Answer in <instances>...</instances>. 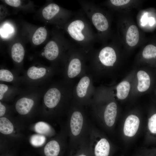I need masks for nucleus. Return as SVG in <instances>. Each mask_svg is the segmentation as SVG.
Returning <instances> with one entry per match:
<instances>
[{"mask_svg": "<svg viewBox=\"0 0 156 156\" xmlns=\"http://www.w3.org/2000/svg\"><path fill=\"white\" fill-rule=\"evenodd\" d=\"M67 114L69 156L88 138L90 123L87 119L84 106L73 99Z\"/></svg>", "mask_w": 156, "mask_h": 156, "instance_id": "f257e3e1", "label": "nucleus"}, {"mask_svg": "<svg viewBox=\"0 0 156 156\" xmlns=\"http://www.w3.org/2000/svg\"><path fill=\"white\" fill-rule=\"evenodd\" d=\"M75 84L62 79L46 88L42 97L44 107L52 114L67 113L73 99Z\"/></svg>", "mask_w": 156, "mask_h": 156, "instance_id": "f03ea898", "label": "nucleus"}, {"mask_svg": "<svg viewBox=\"0 0 156 156\" xmlns=\"http://www.w3.org/2000/svg\"><path fill=\"white\" fill-rule=\"evenodd\" d=\"M101 89H95L90 106L92 115L97 123L105 130L111 132L115 126L118 114L116 103Z\"/></svg>", "mask_w": 156, "mask_h": 156, "instance_id": "7ed1b4c3", "label": "nucleus"}, {"mask_svg": "<svg viewBox=\"0 0 156 156\" xmlns=\"http://www.w3.org/2000/svg\"><path fill=\"white\" fill-rule=\"evenodd\" d=\"M82 12H78L66 24L65 29L70 38L86 53L89 55L94 49L98 39L91 25Z\"/></svg>", "mask_w": 156, "mask_h": 156, "instance_id": "20e7f679", "label": "nucleus"}, {"mask_svg": "<svg viewBox=\"0 0 156 156\" xmlns=\"http://www.w3.org/2000/svg\"><path fill=\"white\" fill-rule=\"evenodd\" d=\"M89 55L79 46L73 44L65 53L62 62L63 79L74 82V79L80 78L88 70Z\"/></svg>", "mask_w": 156, "mask_h": 156, "instance_id": "39448f33", "label": "nucleus"}, {"mask_svg": "<svg viewBox=\"0 0 156 156\" xmlns=\"http://www.w3.org/2000/svg\"><path fill=\"white\" fill-rule=\"evenodd\" d=\"M82 10L96 29L98 39H104L109 30V22L105 12L91 1L78 0Z\"/></svg>", "mask_w": 156, "mask_h": 156, "instance_id": "423d86ee", "label": "nucleus"}, {"mask_svg": "<svg viewBox=\"0 0 156 156\" xmlns=\"http://www.w3.org/2000/svg\"><path fill=\"white\" fill-rule=\"evenodd\" d=\"M58 71L52 66L33 65L25 71L22 77V83L27 86L39 87L45 86Z\"/></svg>", "mask_w": 156, "mask_h": 156, "instance_id": "0eeeda50", "label": "nucleus"}, {"mask_svg": "<svg viewBox=\"0 0 156 156\" xmlns=\"http://www.w3.org/2000/svg\"><path fill=\"white\" fill-rule=\"evenodd\" d=\"M46 88L45 86H27L22 88L15 103L16 111L20 114L25 115L30 113L37 101L42 97Z\"/></svg>", "mask_w": 156, "mask_h": 156, "instance_id": "6e6552de", "label": "nucleus"}, {"mask_svg": "<svg viewBox=\"0 0 156 156\" xmlns=\"http://www.w3.org/2000/svg\"><path fill=\"white\" fill-rule=\"evenodd\" d=\"M80 78L74 86L73 99L83 106H90L95 90L93 78L88 70Z\"/></svg>", "mask_w": 156, "mask_h": 156, "instance_id": "1a4fd4ad", "label": "nucleus"}, {"mask_svg": "<svg viewBox=\"0 0 156 156\" xmlns=\"http://www.w3.org/2000/svg\"><path fill=\"white\" fill-rule=\"evenodd\" d=\"M89 140L93 152V156H109L112 143L103 132L90 123Z\"/></svg>", "mask_w": 156, "mask_h": 156, "instance_id": "9d476101", "label": "nucleus"}, {"mask_svg": "<svg viewBox=\"0 0 156 156\" xmlns=\"http://www.w3.org/2000/svg\"><path fill=\"white\" fill-rule=\"evenodd\" d=\"M141 119L137 115L131 114L124 120L122 128L124 137L127 139L133 138L137 134L141 126Z\"/></svg>", "mask_w": 156, "mask_h": 156, "instance_id": "9b49d317", "label": "nucleus"}, {"mask_svg": "<svg viewBox=\"0 0 156 156\" xmlns=\"http://www.w3.org/2000/svg\"><path fill=\"white\" fill-rule=\"evenodd\" d=\"M55 40L50 41L45 46L43 55L45 58L52 62H56L58 60L61 61L66 52L70 47H61Z\"/></svg>", "mask_w": 156, "mask_h": 156, "instance_id": "f8f14e48", "label": "nucleus"}, {"mask_svg": "<svg viewBox=\"0 0 156 156\" xmlns=\"http://www.w3.org/2000/svg\"><path fill=\"white\" fill-rule=\"evenodd\" d=\"M0 83L6 82L12 83L13 85L17 87L22 84V77L20 76L15 70L1 68L0 70Z\"/></svg>", "mask_w": 156, "mask_h": 156, "instance_id": "ddd939ff", "label": "nucleus"}, {"mask_svg": "<svg viewBox=\"0 0 156 156\" xmlns=\"http://www.w3.org/2000/svg\"><path fill=\"white\" fill-rule=\"evenodd\" d=\"M22 88L13 85L0 83V100H9L12 99L18 95L21 92Z\"/></svg>", "mask_w": 156, "mask_h": 156, "instance_id": "4468645a", "label": "nucleus"}, {"mask_svg": "<svg viewBox=\"0 0 156 156\" xmlns=\"http://www.w3.org/2000/svg\"><path fill=\"white\" fill-rule=\"evenodd\" d=\"M145 141L147 143H156V112L151 114L147 120Z\"/></svg>", "mask_w": 156, "mask_h": 156, "instance_id": "2eb2a0df", "label": "nucleus"}, {"mask_svg": "<svg viewBox=\"0 0 156 156\" xmlns=\"http://www.w3.org/2000/svg\"><path fill=\"white\" fill-rule=\"evenodd\" d=\"M139 39V33L137 27L135 25H130L127 31L126 41L130 47H133L137 44Z\"/></svg>", "mask_w": 156, "mask_h": 156, "instance_id": "dca6fc26", "label": "nucleus"}, {"mask_svg": "<svg viewBox=\"0 0 156 156\" xmlns=\"http://www.w3.org/2000/svg\"><path fill=\"white\" fill-rule=\"evenodd\" d=\"M60 143L57 140H52L47 143L44 149L46 156H60L62 150Z\"/></svg>", "mask_w": 156, "mask_h": 156, "instance_id": "f3484780", "label": "nucleus"}, {"mask_svg": "<svg viewBox=\"0 0 156 156\" xmlns=\"http://www.w3.org/2000/svg\"><path fill=\"white\" fill-rule=\"evenodd\" d=\"M138 81L137 89L139 91L143 92L146 91L149 88L150 79L148 75L145 71L140 70L137 73Z\"/></svg>", "mask_w": 156, "mask_h": 156, "instance_id": "a211bd4d", "label": "nucleus"}, {"mask_svg": "<svg viewBox=\"0 0 156 156\" xmlns=\"http://www.w3.org/2000/svg\"><path fill=\"white\" fill-rule=\"evenodd\" d=\"M62 10L59 5L55 3L49 4L42 10L43 17L46 20H50L55 18Z\"/></svg>", "mask_w": 156, "mask_h": 156, "instance_id": "6ab92c4d", "label": "nucleus"}, {"mask_svg": "<svg viewBox=\"0 0 156 156\" xmlns=\"http://www.w3.org/2000/svg\"><path fill=\"white\" fill-rule=\"evenodd\" d=\"M25 54L24 47L20 43H16L12 46L11 51V57L17 64H20L22 62Z\"/></svg>", "mask_w": 156, "mask_h": 156, "instance_id": "aec40b11", "label": "nucleus"}, {"mask_svg": "<svg viewBox=\"0 0 156 156\" xmlns=\"http://www.w3.org/2000/svg\"><path fill=\"white\" fill-rule=\"evenodd\" d=\"M130 85L127 81H124L120 83L116 88V96L120 100H124L128 96L130 90Z\"/></svg>", "mask_w": 156, "mask_h": 156, "instance_id": "412c9836", "label": "nucleus"}, {"mask_svg": "<svg viewBox=\"0 0 156 156\" xmlns=\"http://www.w3.org/2000/svg\"><path fill=\"white\" fill-rule=\"evenodd\" d=\"M69 156H93L89 138L72 155Z\"/></svg>", "mask_w": 156, "mask_h": 156, "instance_id": "4be33fe9", "label": "nucleus"}, {"mask_svg": "<svg viewBox=\"0 0 156 156\" xmlns=\"http://www.w3.org/2000/svg\"><path fill=\"white\" fill-rule=\"evenodd\" d=\"M47 35L46 29L42 27H39L36 30L33 36V43L36 45L41 44L45 40Z\"/></svg>", "mask_w": 156, "mask_h": 156, "instance_id": "5701e85b", "label": "nucleus"}, {"mask_svg": "<svg viewBox=\"0 0 156 156\" xmlns=\"http://www.w3.org/2000/svg\"><path fill=\"white\" fill-rule=\"evenodd\" d=\"M34 128L36 132L40 134L52 135L54 133L52 128L49 125L43 122L37 123Z\"/></svg>", "mask_w": 156, "mask_h": 156, "instance_id": "b1692460", "label": "nucleus"}, {"mask_svg": "<svg viewBox=\"0 0 156 156\" xmlns=\"http://www.w3.org/2000/svg\"><path fill=\"white\" fill-rule=\"evenodd\" d=\"M14 127L12 122L7 118H0V131L4 134H9L12 133Z\"/></svg>", "mask_w": 156, "mask_h": 156, "instance_id": "393cba45", "label": "nucleus"}, {"mask_svg": "<svg viewBox=\"0 0 156 156\" xmlns=\"http://www.w3.org/2000/svg\"><path fill=\"white\" fill-rule=\"evenodd\" d=\"M142 56L146 59L156 57V46L151 44L147 45L143 50Z\"/></svg>", "mask_w": 156, "mask_h": 156, "instance_id": "a878e982", "label": "nucleus"}, {"mask_svg": "<svg viewBox=\"0 0 156 156\" xmlns=\"http://www.w3.org/2000/svg\"><path fill=\"white\" fill-rule=\"evenodd\" d=\"M45 140L46 138L44 136L40 134H35L31 137L30 141L32 145L38 146L42 145Z\"/></svg>", "mask_w": 156, "mask_h": 156, "instance_id": "bb28decb", "label": "nucleus"}, {"mask_svg": "<svg viewBox=\"0 0 156 156\" xmlns=\"http://www.w3.org/2000/svg\"><path fill=\"white\" fill-rule=\"evenodd\" d=\"M130 1L129 0H111L108 1V4L112 6H119L127 4Z\"/></svg>", "mask_w": 156, "mask_h": 156, "instance_id": "cd10ccee", "label": "nucleus"}, {"mask_svg": "<svg viewBox=\"0 0 156 156\" xmlns=\"http://www.w3.org/2000/svg\"><path fill=\"white\" fill-rule=\"evenodd\" d=\"M5 3L10 6L17 7L21 4V1L19 0H5Z\"/></svg>", "mask_w": 156, "mask_h": 156, "instance_id": "c85d7f7f", "label": "nucleus"}, {"mask_svg": "<svg viewBox=\"0 0 156 156\" xmlns=\"http://www.w3.org/2000/svg\"><path fill=\"white\" fill-rule=\"evenodd\" d=\"M6 111V106L1 101L0 102V116L2 117L5 113Z\"/></svg>", "mask_w": 156, "mask_h": 156, "instance_id": "c756f323", "label": "nucleus"}]
</instances>
